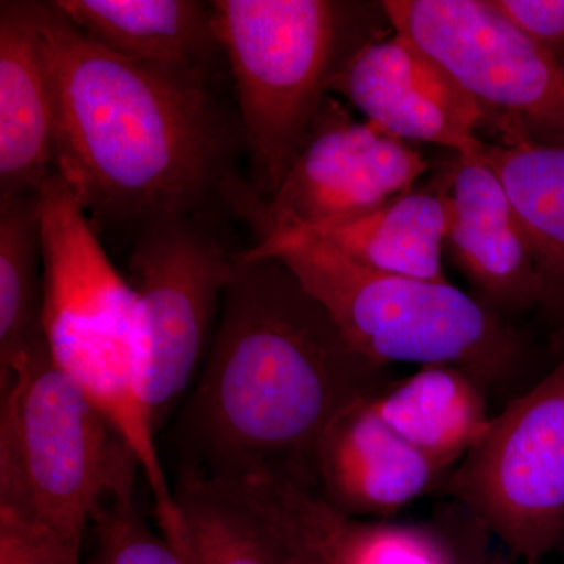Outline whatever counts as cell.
Returning a JSON list of instances; mask_svg holds the SVG:
<instances>
[{
    "label": "cell",
    "mask_w": 564,
    "mask_h": 564,
    "mask_svg": "<svg viewBox=\"0 0 564 564\" xmlns=\"http://www.w3.org/2000/svg\"><path fill=\"white\" fill-rule=\"evenodd\" d=\"M245 508L280 564H366L369 538L318 492L262 481L245 496Z\"/></svg>",
    "instance_id": "obj_19"
},
{
    "label": "cell",
    "mask_w": 564,
    "mask_h": 564,
    "mask_svg": "<svg viewBox=\"0 0 564 564\" xmlns=\"http://www.w3.org/2000/svg\"><path fill=\"white\" fill-rule=\"evenodd\" d=\"M481 154L455 155L445 174V252L475 299L502 315L521 313L547 303V292L502 181Z\"/></svg>",
    "instance_id": "obj_12"
},
{
    "label": "cell",
    "mask_w": 564,
    "mask_h": 564,
    "mask_svg": "<svg viewBox=\"0 0 564 564\" xmlns=\"http://www.w3.org/2000/svg\"><path fill=\"white\" fill-rule=\"evenodd\" d=\"M40 192L0 198V367L46 345Z\"/></svg>",
    "instance_id": "obj_20"
},
{
    "label": "cell",
    "mask_w": 564,
    "mask_h": 564,
    "mask_svg": "<svg viewBox=\"0 0 564 564\" xmlns=\"http://www.w3.org/2000/svg\"><path fill=\"white\" fill-rule=\"evenodd\" d=\"M445 473L393 432L372 399L334 423L317 458L318 494L350 519L397 513L432 491Z\"/></svg>",
    "instance_id": "obj_13"
},
{
    "label": "cell",
    "mask_w": 564,
    "mask_h": 564,
    "mask_svg": "<svg viewBox=\"0 0 564 564\" xmlns=\"http://www.w3.org/2000/svg\"><path fill=\"white\" fill-rule=\"evenodd\" d=\"M486 163L502 181L547 292L564 306V147L486 144Z\"/></svg>",
    "instance_id": "obj_18"
},
{
    "label": "cell",
    "mask_w": 564,
    "mask_h": 564,
    "mask_svg": "<svg viewBox=\"0 0 564 564\" xmlns=\"http://www.w3.org/2000/svg\"><path fill=\"white\" fill-rule=\"evenodd\" d=\"M6 383L0 508L84 544L107 505L133 499L139 459L47 344L2 375Z\"/></svg>",
    "instance_id": "obj_6"
},
{
    "label": "cell",
    "mask_w": 564,
    "mask_h": 564,
    "mask_svg": "<svg viewBox=\"0 0 564 564\" xmlns=\"http://www.w3.org/2000/svg\"><path fill=\"white\" fill-rule=\"evenodd\" d=\"M91 529L95 543L84 564H192L152 529L133 499L107 505Z\"/></svg>",
    "instance_id": "obj_22"
},
{
    "label": "cell",
    "mask_w": 564,
    "mask_h": 564,
    "mask_svg": "<svg viewBox=\"0 0 564 564\" xmlns=\"http://www.w3.org/2000/svg\"><path fill=\"white\" fill-rule=\"evenodd\" d=\"M0 564H84L82 544L0 508Z\"/></svg>",
    "instance_id": "obj_23"
},
{
    "label": "cell",
    "mask_w": 564,
    "mask_h": 564,
    "mask_svg": "<svg viewBox=\"0 0 564 564\" xmlns=\"http://www.w3.org/2000/svg\"><path fill=\"white\" fill-rule=\"evenodd\" d=\"M389 426L445 470L469 454L491 425L485 388L452 366H425L372 399Z\"/></svg>",
    "instance_id": "obj_17"
},
{
    "label": "cell",
    "mask_w": 564,
    "mask_h": 564,
    "mask_svg": "<svg viewBox=\"0 0 564 564\" xmlns=\"http://www.w3.org/2000/svg\"><path fill=\"white\" fill-rule=\"evenodd\" d=\"M256 239L245 251L284 263L370 361L458 367L484 388L524 361V340L503 315L448 281L378 272L300 229Z\"/></svg>",
    "instance_id": "obj_4"
},
{
    "label": "cell",
    "mask_w": 564,
    "mask_h": 564,
    "mask_svg": "<svg viewBox=\"0 0 564 564\" xmlns=\"http://www.w3.org/2000/svg\"><path fill=\"white\" fill-rule=\"evenodd\" d=\"M366 120L408 143L478 155L484 118L470 96L413 41L378 33L352 52L329 87Z\"/></svg>",
    "instance_id": "obj_11"
},
{
    "label": "cell",
    "mask_w": 564,
    "mask_h": 564,
    "mask_svg": "<svg viewBox=\"0 0 564 564\" xmlns=\"http://www.w3.org/2000/svg\"><path fill=\"white\" fill-rule=\"evenodd\" d=\"M54 110L55 172L93 226L133 232L199 217L239 177L240 121L210 69L155 65L99 46L54 0L40 2Z\"/></svg>",
    "instance_id": "obj_2"
},
{
    "label": "cell",
    "mask_w": 564,
    "mask_h": 564,
    "mask_svg": "<svg viewBox=\"0 0 564 564\" xmlns=\"http://www.w3.org/2000/svg\"><path fill=\"white\" fill-rule=\"evenodd\" d=\"M447 223L441 180L429 187L411 188L366 214L293 229L333 245L352 261L378 272L447 281L443 265Z\"/></svg>",
    "instance_id": "obj_16"
},
{
    "label": "cell",
    "mask_w": 564,
    "mask_h": 564,
    "mask_svg": "<svg viewBox=\"0 0 564 564\" xmlns=\"http://www.w3.org/2000/svg\"><path fill=\"white\" fill-rule=\"evenodd\" d=\"M55 172L54 110L40 2H0V198L39 193Z\"/></svg>",
    "instance_id": "obj_14"
},
{
    "label": "cell",
    "mask_w": 564,
    "mask_h": 564,
    "mask_svg": "<svg viewBox=\"0 0 564 564\" xmlns=\"http://www.w3.org/2000/svg\"><path fill=\"white\" fill-rule=\"evenodd\" d=\"M88 39L113 54L155 65L212 69L223 55L212 2L54 0Z\"/></svg>",
    "instance_id": "obj_15"
},
{
    "label": "cell",
    "mask_w": 564,
    "mask_h": 564,
    "mask_svg": "<svg viewBox=\"0 0 564 564\" xmlns=\"http://www.w3.org/2000/svg\"><path fill=\"white\" fill-rule=\"evenodd\" d=\"M395 381L345 339L332 315L274 258L234 252L220 325L177 415V475L214 484L278 477L318 492L326 434Z\"/></svg>",
    "instance_id": "obj_1"
},
{
    "label": "cell",
    "mask_w": 564,
    "mask_h": 564,
    "mask_svg": "<svg viewBox=\"0 0 564 564\" xmlns=\"http://www.w3.org/2000/svg\"><path fill=\"white\" fill-rule=\"evenodd\" d=\"M445 489L514 555L564 543V359L492 417Z\"/></svg>",
    "instance_id": "obj_8"
},
{
    "label": "cell",
    "mask_w": 564,
    "mask_h": 564,
    "mask_svg": "<svg viewBox=\"0 0 564 564\" xmlns=\"http://www.w3.org/2000/svg\"><path fill=\"white\" fill-rule=\"evenodd\" d=\"M184 556L192 564H280L250 514L221 486L177 475Z\"/></svg>",
    "instance_id": "obj_21"
},
{
    "label": "cell",
    "mask_w": 564,
    "mask_h": 564,
    "mask_svg": "<svg viewBox=\"0 0 564 564\" xmlns=\"http://www.w3.org/2000/svg\"><path fill=\"white\" fill-rule=\"evenodd\" d=\"M129 272L147 339V406L159 430L202 362L234 252L198 217L161 218L137 229Z\"/></svg>",
    "instance_id": "obj_10"
},
{
    "label": "cell",
    "mask_w": 564,
    "mask_h": 564,
    "mask_svg": "<svg viewBox=\"0 0 564 564\" xmlns=\"http://www.w3.org/2000/svg\"><path fill=\"white\" fill-rule=\"evenodd\" d=\"M369 7L336 0L212 2L259 198L280 188L337 70L381 33L370 24Z\"/></svg>",
    "instance_id": "obj_5"
},
{
    "label": "cell",
    "mask_w": 564,
    "mask_h": 564,
    "mask_svg": "<svg viewBox=\"0 0 564 564\" xmlns=\"http://www.w3.org/2000/svg\"><path fill=\"white\" fill-rule=\"evenodd\" d=\"M43 328L54 362L109 419L139 459L159 530L182 533L158 430L147 406L148 350L139 296L117 272L69 185L54 172L40 191Z\"/></svg>",
    "instance_id": "obj_3"
},
{
    "label": "cell",
    "mask_w": 564,
    "mask_h": 564,
    "mask_svg": "<svg viewBox=\"0 0 564 564\" xmlns=\"http://www.w3.org/2000/svg\"><path fill=\"white\" fill-rule=\"evenodd\" d=\"M392 31L440 63L496 143L564 147V62L534 43L492 0H384Z\"/></svg>",
    "instance_id": "obj_7"
},
{
    "label": "cell",
    "mask_w": 564,
    "mask_h": 564,
    "mask_svg": "<svg viewBox=\"0 0 564 564\" xmlns=\"http://www.w3.org/2000/svg\"><path fill=\"white\" fill-rule=\"evenodd\" d=\"M534 43L564 62V0H492Z\"/></svg>",
    "instance_id": "obj_24"
},
{
    "label": "cell",
    "mask_w": 564,
    "mask_h": 564,
    "mask_svg": "<svg viewBox=\"0 0 564 564\" xmlns=\"http://www.w3.org/2000/svg\"><path fill=\"white\" fill-rule=\"evenodd\" d=\"M426 170L417 144L356 120L329 93L276 193L259 198L239 176L225 188L223 204L258 237L366 214L410 192Z\"/></svg>",
    "instance_id": "obj_9"
}]
</instances>
